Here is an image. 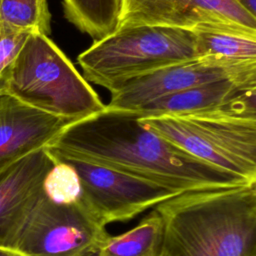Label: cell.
Here are the masks:
<instances>
[{
    "label": "cell",
    "instance_id": "8fae6325",
    "mask_svg": "<svg viewBox=\"0 0 256 256\" xmlns=\"http://www.w3.org/2000/svg\"><path fill=\"white\" fill-rule=\"evenodd\" d=\"M132 111L139 118L211 111L256 114V74L204 83L164 96Z\"/></svg>",
    "mask_w": 256,
    "mask_h": 256
},
{
    "label": "cell",
    "instance_id": "9c48e42d",
    "mask_svg": "<svg viewBox=\"0 0 256 256\" xmlns=\"http://www.w3.org/2000/svg\"><path fill=\"white\" fill-rule=\"evenodd\" d=\"M256 74V60L201 57L173 64L123 83L111 92L108 108L138 110L164 96L204 83Z\"/></svg>",
    "mask_w": 256,
    "mask_h": 256
},
{
    "label": "cell",
    "instance_id": "5bb4252c",
    "mask_svg": "<svg viewBox=\"0 0 256 256\" xmlns=\"http://www.w3.org/2000/svg\"><path fill=\"white\" fill-rule=\"evenodd\" d=\"M62 5L65 18L94 40L117 28L120 0H62Z\"/></svg>",
    "mask_w": 256,
    "mask_h": 256
},
{
    "label": "cell",
    "instance_id": "5b68a950",
    "mask_svg": "<svg viewBox=\"0 0 256 256\" xmlns=\"http://www.w3.org/2000/svg\"><path fill=\"white\" fill-rule=\"evenodd\" d=\"M139 120L196 158L256 183V114L211 111Z\"/></svg>",
    "mask_w": 256,
    "mask_h": 256
},
{
    "label": "cell",
    "instance_id": "ffe728a7",
    "mask_svg": "<svg viewBox=\"0 0 256 256\" xmlns=\"http://www.w3.org/2000/svg\"><path fill=\"white\" fill-rule=\"evenodd\" d=\"M0 256H26L14 248L0 247Z\"/></svg>",
    "mask_w": 256,
    "mask_h": 256
},
{
    "label": "cell",
    "instance_id": "ba28073f",
    "mask_svg": "<svg viewBox=\"0 0 256 256\" xmlns=\"http://www.w3.org/2000/svg\"><path fill=\"white\" fill-rule=\"evenodd\" d=\"M141 25L256 36V16L236 0H120L117 28Z\"/></svg>",
    "mask_w": 256,
    "mask_h": 256
},
{
    "label": "cell",
    "instance_id": "7a4b0ae2",
    "mask_svg": "<svg viewBox=\"0 0 256 256\" xmlns=\"http://www.w3.org/2000/svg\"><path fill=\"white\" fill-rule=\"evenodd\" d=\"M159 256H256V183L180 193L154 207Z\"/></svg>",
    "mask_w": 256,
    "mask_h": 256
},
{
    "label": "cell",
    "instance_id": "e0dca14e",
    "mask_svg": "<svg viewBox=\"0 0 256 256\" xmlns=\"http://www.w3.org/2000/svg\"><path fill=\"white\" fill-rule=\"evenodd\" d=\"M53 159L54 164L42 184L45 196L56 204L69 205L80 202L82 187L77 172L68 163L54 157Z\"/></svg>",
    "mask_w": 256,
    "mask_h": 256
},
{
    "label": "cell",
    "instance_id": "7c38bea8",
    "mask_svg": "<svg viewBox=\"0 0 256 256\" xmlns=\"http://www.w3.org/2000/svg\"><path fill=\"white\" fill-rule=\"evenodd\" d=\"M72 122L0 95V167L47 147Z\"/></svg>",
    "mask_w": 256,
    "mask_h": 256
},
{
    "label": "cell",
    "instance_id": "30bf717a",
    "mask_svg": "<svg viewBox=\"0 0 256 256\" xmlns=\"http://www.w3.org/2000/svg\"><path fill=\"white\" fill-rule=\"evenodd\" d=\"M53 164L45 147L0 167V247H15Z\"/></svg>",
    "mask_w": 256,
    "mask_h": 256
},
{
    "label": "cell",
    "instance_id": "2e32d148",
    "mask_svg": "<svg viewBox=\"0 0 256 256\" xmlns=\"http://www.w3.org/2000/svg\"><path fill=\"white\" fill-rule=\"evenodd\" d=\"M0 22L27 34L51 33L47 0H0Z\"/></svg>",
    "mask_w": 256,
    "mask_h": 256
},
{
    "label": "cell",
    "instance_id": "8992f818",
    "mask_svg": "<svg viewBox=\"0 0 256 256\" xmlns=\"http://www.w3.org/2000/svg\"><path fill=\"white\" fill-rule=\"evenodd\" d=\"M107 234L82 200L56 204L43 192L14 249L26 256H89L97 252Z\"/></svg>",
    "mask_w": 256,
    "mask_h": 256
},
{
    "label": "cell",
    "instance_id": "3957f363",
    "mask_svg": "<svg viewBox=\"0 0 256 256\" xmlns=\"http://www.w3.org/2000/svg\"><path fill=\"white\" fill-rule=\"evenodd\" d=\"M6 94L70 122L105 108L64 52L42 34H30L25 40L13 63Z\"/></svg>",
    "mask_w": 256,
    "mask_h": 256
},
{
    "label": "cell",
    "instance_id": "d6986e66",
    "mask_svg": "<svg viewBox=\"0 0 256 256\" xmlns=\"http://www.w3.org/2000/svg\"><path fill=\"white\" fill-rule=\"evenodd\" d=\"M251 14L256 16V0H236Z\"/></svg>",
    "mask_w": 256,
    "mask_h": 256
},
{
    "label": "cell",
    "instance_id": "ac0fdd59",
    "mask_svg": "<svg viewBox=\"0 0 256 256\" xmlns=\"http://www.w3.org/2000/svg\"><path fill=\"white\" fill-rule=\"evenodd\" d=\"M29 35L0 22V95L6 94L13 63Z\"/></svg>",
    "mask_w": 256,
    "mask_h": 256
},
{
    "label": "cell",
    "instance_id": "44dd1931",
    "mask_svg": "<svg viewBox=\"0 0 256 256\" xmlns=\"http://www.w3.org/2000/svg\"><path fill=\"white\" fill-rule=\"evenodd\" d=\"M89 256H97L96 254H93V255H89Z\"/></svg>",
    "mask_w": 256,
    "mask_h": 256
},
{
    "label": "cell",
    "instance_id": "9a60e30c",
    "mask_svg": "<svg viewBox=\"0 0 256 256\" xmlns=\"http://www.w3.org/2000/svg\"><path fill=\"white\" fill-rule=\"evenodd\" d=\"M197 58L256 60V36L220 30H196Z\"/></svg>",
    "mask_w": 256,
    "mask_h": 256
},
{
    "label": "cell",
    "instance_id": "52a82bcc",
    "mask_svg": "<svg viewBox=\"0 0 256 256\" xmlns=\"http://www.w3.org/2000/svg\"><path fill=\"white\" fill-rule=\"evenodd\" d=\"M48 152L74 168L82 187V201L104 226L130 221L181 193L113 169Z\"/></svg>",
    "mask_w": 256,
    "mask_h": 256
},
{
    "label": "cell",
    "instance_id": "277c9868",
    "mask_svg": "<svg viewBox=\"0 0 256 256\" xmlns=\"http://www.w3.org/2000/svg\"><path fill=\"white\" fill-rule=\"evenodd\" d=\"M195 58V31L141 25L94 40L77 61L86 80L113 92L129 80Z\"/></svg>",
    "mask_w": 256,
    "mask_h": 256
},
{
    "label": "cell",
    "instance_id": "6da1fadb",
    "mask_svg": "<svg viewBox=\"0 0 256 256\" xmlns=\"http://www.w3.org/2000/svg\"><path fill=\"white\" fill-rule=\"evenodd\" d=\"M46 148L181 193L254 184L189 154L144 126L130 110L105 106L68 124Z\"/></svg>",
    "mask_w": 256,
    "mask_h": 256
},
{
    "label": "cell",
    "instance_id": "4fadbf2b",
    "mask_svg": "<svg viewBox=\"0 0 256 256\" xmlns=\"http://www.w3.org/2000/svg\"><path fill=\"white\" fill-rule=\"evenodd\" d=\"M164 225L160 214L153 209L132 229L119 234H107L97 256H159Z\"/></svg>",
    "mask_w": 256,
    "mask_h": 256
}]
</instances>
